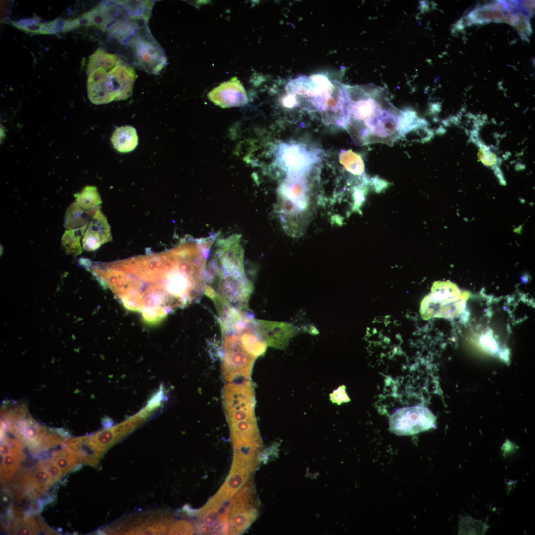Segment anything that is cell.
I'll return each instance as SVG.
<instances>
[{
  "mask_svg": "<svg viewBox=\"0 0 535 535\" xmlns=\"http://www.w3.org/2000/svg\"><path fill=\"white\" fill-rule=\"evenodd\" d=\"M321 152L301 143L279 142L274 148V164L287 176L306 175L320 161Z\"/></svg>",
  "mask_w": 535,
  "mask_h": 535,
  "instance_id": "ba28073f",
  "label": "cell"
},
{
  "mask_svg": "<svg viewBox=\"0 0 535 535\" xmlns=\"http://www.w3.org/2000/svg\"><path fill=\"white\" fill-rule=\"evenodd\" d=\"M479 145L481 146L478 157L481 161L487 166L495 165L498 163L496 156L481 143Z\"/></svg>",
  "mask_w": 535,
  "mask_h": 535,
  "instance_id": "7402d4cb",
  "label": "cell"
},
{
  "mask_svg": "<svg viewBox=\"0 0 535 535\" xmlns=\"http://www.w3.org/2000/svg\"><path fill=\"white\" fill-rule=\"evenodd\" d=\"M41 465L46 471L53 483L59 480L63 475L62 471L54 461L42 462Z\"/></svg>",
  "mask_w": 535,
  "mask_h": 535,
  "instance_id": "603a6c76",
  "label": "cell"
},
{
  "mask_svg": "<svg viewBox=\"0 0 535 535\" xmlns=\"http://www.w3.org/2000/svg\"><path fill=\"white\" fill-rule=\"evenodd\" d=\"M87 72L88 96L96 105L127 99L137 78L133 67L121 56L100 48L90 56Z\"/></svg>",
  "mask_w": 535,
  "mask_h": 535,
  "instance_id": "277c9868",
  "label": "cell"
},
{
  "mask_svg": "<svg viewBox=\"0 0 535 535\" xmlns=\"http://www.w3.org/2000/svg\"><path fill=\"white\" fill-rule=\"evenodd\" d=\"M114 149L121 153L134 150L138 144L136 130L131 126H123L116 128L111 138Z\"/></svg>",
  "mask_w": 535,
  "mask_h": 535,
  "instance_id": "9a60e30c",
  "label": "cell"
},
{
  "mask_svg": "<svg viewBox=\"0 0 535 535\" xmlns=\"http://www.w3.org/2000/svg\"><path fill=\"white\" fill-rule=\"evenodd\" d=\"M110 225L99 207L89 221L83 234L82 243L83 250L93 251L103 244L112 240Z\"/></svg>",
  "mask_w": 535,
  "mask_h": 535,
  "instance_id": "5bb4252c",
  "label": "cell"
},
{
  "mask_svg": "<svg viewBox=\"0 0 535 535\" xmlns=\"http://www.w3.org/2000/svg\"><path fill=\"white\" fill-rule=\"evenodd\" d=\"M347 88L349 107L344 129L356 144L392 146L405 135L404 112L391 103L387 89L373 84Z\"/></svg>",
  "mask_w": 535,
  "mask_h": 535,
  "instance_id": "6da1fadb",
  "label": "cell"
},
{
  "mask_svg": "<svg viewBox=\"0 0 535 535\" xmlns=\"http://www.w3.org/2000/svg\"><path fill=\"white\" fill-rule=\"evenodd\" d=\"M98 208L86 210L81 208L76 201H74L70 205L66 211L64 227L67 229H73L84 226L88 223Z\"/></svg>",
  "mask_w": 535,
  "mask_h": 535,
  "instance_id": "2e32d148",
  "label": "cell"
},
{
  "mask_svg": "<svg viewBox=\"0 0 535 535\" xmlns=\"http://www.w3.org/2000/svg\"><path fill=\"white\" fill-rule=\"evenodd\" d=\"M339 162L349 173L357 177L365 176V166L361 156L352 150H341Z\"/></svg>",
  "mask_w": 535,
  "mask_h": 535,
  "instance_id": "ac0fdd59",
  "label": "cell"
},
{
  "mask_svg": "<svg viewBox=\"0 0 535 535\" xmlns=\"http://www.w3.org/2000/svg\"><path fill=\"white\" fill-rule=\"evenodd\" d=\"M76 201L83 209L91 210L98 208L102 200L97 188L93 186H87L79 193L74 195Z\"/></svg>",
  "mask_w": 535,
  "mask_h": 535,
  "instance_id": "ffe728a7",
  "label": "cell"
},
{
  "mask_svg": "<svg viewBox=\"0 0 535 535\" xmlns=\"http://www.w3.org/2000/svg\"><path fill=\"white\" fill-rule=\"evenodd\" d=\"M212 253L206 268V294L241 310L246 308L252 288L245 275L240 238L214 240Z\"/></svg>",
  "mask_w": 535,
  "mask_h": 535,
  "instance_id": "7a4b0ae2",
  "label": "cell"
},
{
  "mask_svg": "<svg viewBox=\"0 0 535 535\" xmlns=\"http://www.w3.org/2000/svg\"><path fill=\"white\" fill-rule=\"evenodd\" d=\"M222 400L230 429L234 454L254 456L260 440L252 383L248 380L226 384L222 390Z\"/></svg>",
  "mask_w": 535,
  "mask_h": 535,
  "instance_id": "5b68a950",
  "label": "cell"
},
{
  "mask_svg": "<svg viewBox=\"0 0 535 535\" xmlns=\"http://www.w3.org/2000/svg\"><path fill=\"white\" fill-rule=\"evenodd\" d=\"M12 25L19 29L33 34H56L58 32L59 29L57 19L42 23L38 18L24 19L13 22Z\"/></svg>",
  "mask_w": 535,
  "mask_h": 535,
  "instance_id": "e0dca14e",
  "label": "cell"
},
{
  "mask_svg": "<svg viewBox=\"0 0 535 535\" xmlns=\"http://www.w3.org/2000/svg\"><path fill=\"white\" fill-rule=\"evenodd\" d=\"M194 529L192 524L185 520L177 521L175 522L169 531V535H190L193 534Z\"/></svg>",
  "mask_w": 535,
  "mask_h": 535,
  "instance_id": "44dd1931",
  "label": "cell"
},
{
  "mask_svg": "<svg viewBox=\"0 0 535 535\" xmlns=\"http://www.w3.org/2000/svg\"><path fill=\"white\" fill-rule=\"evenodd\" d=\"M208 97L211 102L222 108L244 106L248 101L245 90L236 77L213 89L208 94Z\"/></svg>",
  "mask_w": 535,
  "mask_h": 535,
  "instance_id": "4fadbf2b",
  "label": "cell"
},
{
  "mask_svg": "<svg viewBox=\"0 0 535 535\" xmlns=\"http://www.w3.org/2000/svg\"><path fill=\"white\" fill-rule=\"evenodd\" d=\"M458 293L456 286L449 281L434 282L431 293L421 302L420 312L422 318L428 320L433 317L454 316L457 314Z\"/></svg>",
  "mask_w": 535,
  "mask_h": 535,
  "instance_id": "9c48e42d",
  "label": "cell"
},
{
  "mask_svg": "<svg viewBox=\"0 0 535 535\" xmlns=\"http://www.w3.org/2000/svg\"><path fill=\"white\" fill-rule=\"evenodd\" d=\"M331 399L333 402L338 404L349 401L350 399L345 391V386H341L335 390L332 395Z\"/></svg>",
  "mask_w": 535,
  "mask_h": 535,
  "instance_id": "cb8c5ba5",
  "label": "cell"
},
{
  "mask_svg": "<svg viewBox=\"0 0 535 535\" xmlns=\"http://www.w3.org/2000/svg\"><path fill=\"white\" fill-rule=\"evenodd\" d=\"M241 324L222 334L224 356L221 364L223 377L228 382L237 379L249 380L253 364L258 357L244 340Z\"/></svg>",
  "mask_w": 535,
  "mask_h": 535,
  "instance_id": "52a82bcc",
  "label": "cell"
},
{
  "mask_svg": "<svg viewBox=\"0 0 535 535\" xmlns=\"http://www.w3.org/2000/svg\"><path fill=\"white\" fill-rule=\"evenodd\" d=\"M436 417L428 408L415 406L396 410L389 419V430L399 436L412 435L435 427Z\"/></svg>",
  "mask_w": 535,
  "mask_h": 535,
  "instance_id": "30bf717a",
  "label": "cell"
},
{
  "mask_svg": "<svg viewBox=\"0 0 535 535\" xmlns=\"http://www.w3.org/2000/svg\"><path fill=\"white\" fill-rule=\"evenodd\" d=\"M308 191L305 175L287 176L278 189L284 212L293 215L306 210L309 204Z\"/></svg>",
  "mask_w": 535,
  "mask_h": 535,
  "instance_id": "8fae6325",
  "label": "cell"
},
{
  "mask_svg": "<svg viewBox=\"0 0 535 535\" xmlns=\"http://www.w3.org/2000/svg\"><path fill=\"white\" fill-rule=\"evenodd\" d=\"M118 55L133 67L158 74L166 66L164 49L156 40L148 25H144L119 47Z\"/></svg>",
  "mask_w": 535,
  "mask_h": 535,
  "instance_id": "8992f818",
  "label": "cell"
},
{
  "mask_svg": "<svg viewBox=\"0 0 535 535\" xmlns=\"http://www.w3.org/2000/svg\"><path fill=\"white\" fill-rule=\"evenodd\" d=\"M87 225L65 231L61 239V246L67 254L77 255L82 252L83 249L81 240Z\"/></svg>",
  "mask_w": 535,
  "mask_h": 535,
  "instance_id": "d6986e66",
  "label": "cell"
},
{
  "mask_svg": "<svg viewBox=\"0 0 535 535\" xmlns=\"http://www.w3.org/2000/svg\"><path fill=\"white\" fill-rule=\"evenodd\" d=\"M286 91L294 99L295 107L318 113L326 125L344 128L349 107L347 85L325 75L316 74L292 79L287 83Z\"/></svg>",
  "mask_w": 535,
  "mask_h": 535,
  "instance_id": "3957f363",
  "label": "cell"
},
{
  "mask_svg": "<svg viewBox=\"0 0 535 535\" xmlns=\"http://www.w3.org/2000/svg\"><path fill=\"white\" fill-rule=\"evenodd\" d=\"M248 486L240 489L232 499L229 514V534H241L249 527L255 517L250 503V492Z\"/></svg>",
  "mask_w": 535,
  "mask_h": 535,
  "instance_id": "7c38bea8",
  "label": "cell"
}]
</instances>
